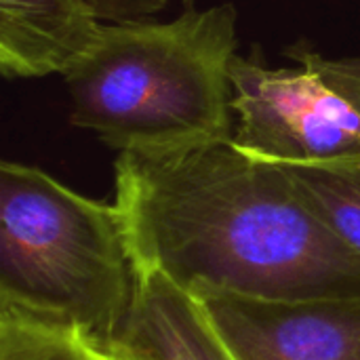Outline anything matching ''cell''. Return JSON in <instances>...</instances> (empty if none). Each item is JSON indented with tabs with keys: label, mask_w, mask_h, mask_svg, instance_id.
<instances>
[{
	"label": "cell",
	"mask_w": 360,
	"mask_h": 360,
	"mask_svg": "<svg viewBox=\"0 0 360 360\" xmlns=\"http://www.w3.org/2000/svg\"><path fill=\"white\" fill-rule=\"evenodd\" d=\"M285 55L297 68H268L259 49L232 59V141L276 165L360 156V55L327 59L304 40Z\"/></svg>",
	"instance_id": "cell-4"
},
{
	"label": "cell",
	"mask_w": 360,
	"mask_h": 360,
	"mask_svg": "<svg viewBox=\"0 0 360 360\" xmlns=\"http://www.w3.org/2000/svg\"><path fill=\"white\" fill-rule=\"evenodd\" d=\"M283 167L316 217L360 255V156Z\"/></svg>",
	"instance_id": "cell-8"
},
{
	"label": "cell",
	"mask_w": 360,
	"mask_h": 360,
	"mask_svg": "<svg viewBox=\"0 0 360 360\" xmlns=\"http://www.w3.org/2000/svg\"><path fill=\"white\" fill-rule=\"evenodd\" d=\"M116 205L38 167L0 165V310L70 327L108 348L137 293Z\"/></svg>",
	"instance_id": "cell-3"
},
{
	"label": "cell",
	"mask_w": 360,
	"mask_h": 360,
	"mask_svg": "<svg viewBox=\"0 0 360 360\" xmlns=\"http://www.w3.org/2000/svg\"><path fill=\"white\" fill-rule=\"evenodd\" d=\"M236 23L232 4L198 11L194 0L167 23H103L63 74L72 124L116 152L232 139Z\"/></svg>",
	"instance_id": "cell-2"
},
{
	"label": "cell",
	"mask_w": 360,
	"mask_h": 360,
	"mask_svg": "<svg viewBox=\"0 0 360 360\" xmlns=\"http://www.w3.org/2000/svg\"><path fill=\"white\" fill-rule=\"evenodd\" d=\"M131 312L108 346L116 360H234L194 297L160 274L137 272Z\"/></svg>",
	"instance_id": "cell-7"
},
{
	"label": "cell",
	"mask_w": 360,
	"mask_h": 360,
	"mask_svg": "<svg viewBox=\"0 0 360 360\" xmlns=\"http://www.w3.org/2000/svg\"><path fill=\"white\" fill-rule=\"evenodd\" d=\"M101 25L84 0H0V72L6 78L65 74Z\"/></svg>",
	"instance_id": "cell-6"
},
{
	"label": "cell",
	"mask_w": 360,
	"mask_h": 360,
	"mask_svg": "<svg viewBox=\"0 0 360 360\" xmlns=\"http://www.w3.org/2000/svg\"><path fill=\"white\" fill-rule=\"evenodd\" d=\"M114 205L137 272L186 293L360 295V255L306 205L283 165L232 139L120 152Z\"/></svg>",
	"instance_id": "cell-1"
},
{
	"label": "cell",
	"mask_w": 360,
	"mask_h": 360,
	"mask_svg": "<svg viewBox=\"0 0 360 360\" xmlns=\"http://www.w3.org/2000/svg\"><path fill=\"white\" fill-rule=\"evenodd\" d=\"M234 360H360V295L262 300L190 293Z\"/></svg>",
	"instance_id": "cell-5"
},
{
	"label": "cell",
	"mask_w": 360,
	"mask_h": 360,
	"mask_svg": "<svg viewBox=\"0 0 360 360\" xmlns=\"http://www.w3.org/2000/svg\"><path fill=\"white\" fill-rule=\"evenodd\" d=\"M91 13L103 23H131L141 21L167 6L169 0H84Z\"/></svg>",
	"instance_id": "cell-10"
},
{
	"label": "cell",
	"mask_w": 360,
	"mask_h": 360,
	"mask_svg": "<svg viewBox=\"0 0 360 360\" xmlns=\"http://www.w3.org/2000/svg\"><path fill=\"white\" fill-rule=\"evenodd\" d=\"M0 360H116L86 335L21 312L0 310Z\"/></svg>",
	"instance_id": "cell-9"
}]
</instances>
